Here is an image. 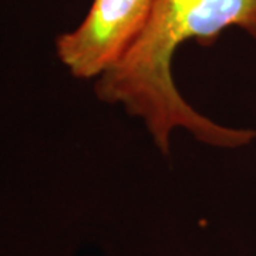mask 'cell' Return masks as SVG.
<instances>
[{"label":"cell","mask_w":256,"mask_h":256,"mask_svg":"<svg viewBox=\"0 0 256 256\" xmlns=\"http://www.w3.org/2000/svg\"><path fill=\"white\" fill-rule=\"evenodd\" d=\"M229 28H242L256 40V0H156L136 44L97 78L96 96L141 120L164 154L176 130L210 146H248L256 138L255 130L226 127L205 117L178 92L172 74L180 46L190 40L210 46Z\"/></svg>","instance_id":"obj_1"},{"label":"cell","mask_w":256,"mask_h":256,"mask_svg":"<svg viewBox=\"0 0 256 256\" xmlns=\"http://www.w3.org/2000/svg\"><path fill=\"white\" fill-rule=\"evenodd\" d=\"M156 0H92L82 23L56 37V56L76 78H100L144 32Z\"/></svg>","instance_id":"obj_2"}]
</instances>
